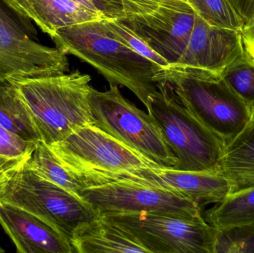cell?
I'll use <instances>...</instances> for the list:
<instances>
[{
  "label": "cell",
  "mask_w": 254,
  "mask_h": 253,
  "mask_svg": "<svg viewBox=\"0 0 254 253\" xmlns=\"http://www.w3.org/2000/svg\"><path fill=\"white\" fill-rule=\"evenodd\" d=\"M104 20L61 28L51 38L60 50L98 70L110 85L129 89L148 111L158 91L155 75L162 68L116 40Z\"/></svg>",
  "instance_id": "cell-1"
},
{
  "label": "cell",
  "mask_w": 254,
  "mask_h": 253,
  "mask_svg": "<svg viewBox=\"0 0 254 253\" xmlns=\"http://www.w3.org/2000/svg\"><path fill=\"white\" fill-rule=\"evenodd\" d=\"M48 147L83 189L132 181L143 171L160 167L94 124L77 128Z\"/></svg>",
  "instance_id": "cell-2"
},
{
  "label": "cell",
  "mask_w": 254,
  "mask_h": 253,
  "mask_svg": "<svg viewBox=\"0 0 254 253\" xmlns=\"http://www.w3.org/2000/svg\"><path fill=\"white\" fill-rule=\"evenodd\" d=\"M171 86L184 106L225 144L232 142L250 124L253 108L222 76L198 70L168 66L160 70L155 81Z\"/></svg>",
  "instance_id": "cell-3"
},
{
  "label": "cell",
  "mask_w": 254,
  "mask_h": 253,
  "mask_svg": "<svg viewBox=\"0 0 254 253\" xmlns=\"http://www.w3.org/2000/svg\"><path fill=\"white\" fill-rule=\"evenodd\" d=\"M92 80L78 70L41 78L14 80L10 84L20 93L32 113L41 141L52 145L74 129L94 124L89 95Z\"/></svg>",
  "instance_id": "cell-4"
},
{
  "label": "cell",
  "mask_w": 254,
  "mask_h": 253,
  "mask_svg": "<svg viewBox=\"0 0 254 253\" xmlns=\"http://www.w3.org/2000/svg\"><path fill=\"white\" fill-rule=\"evenodd\" d=\"M158 91L147 111L153 116L173 154L176 170L218 171L225 145L178 99L170 85L157 81Z\"/></svg>",
  "instance_id": "cell-5"
},
{
  "label": "cell",
  "mask_w": 254,
  "mask_h": 253,
  "mask_svg": "<svg viewBox=\"0 0 254 253\" xmlns=\"http://www.w3.org/2000/svg\"><path fill=\"white\" fill-rule=\"evenodd\" d=\"M0 203L35 215L70 243L78 229L101 217L81 198L42 178L26 163L10 174Z\"/></svg>",
  "instance_id": "cell-6"
},
{
  "label": "cell",
  "mask_w": 254,
  "mask_h": 253,
  "mask_svg": "<svg viewBox=\"0 0 254 253\" xmlns=\"http://www.w3.org/2000/svg\"><path fill=\"white\" fill-rule=\"evenodd\" d=\"M68 71L66 53L40 43L32 21L7 0H0V86Z\"/></svg>",
  "instance_id": "cell-7"
},
{
  "label": "cell",
  "mask_w": 254,
  "mask_h": 253,
  "mask_svg": "<svg viewBox=\"0 0 254 253\" xmlns=\"http://www.w3.org/2000/svg\"><path fill=\"white\" fill-rule=\"evenodd\" d=\"M89 105L94 125L140 153L160 167L174 169L179 160L153 116L139 109L110 85L105 92L91 88Z\"/></svg>",
  "instance_id": "cell-8"
},
{
  "label": "cell",
  "mask_w": 254,
  "mask_h": 253,
  "mask_svg": "<svg viewBox=\"0 0 254 253\" xmlns=\"http://www.w3.org/2000/svg\"><path fill=\"white\" fill-rule=\"evenodd\" d=\"M101 217L122 229L149 253H214L216 230L202 216L140 212Z\"/></svg>",
  "instance_id": "cell-9"
},
{
  "label": "cell",
  "mask_w": 254,
  "mask_h": 253,
  "mask_svg": "<svg viewBox=\"0 0 254 253\" xmlns=\"http://www.w3.org/2000/svg\"><path fill=\"white\" fill-rule=\"evenodd\" d=\"M80 197L99 215L152 212L197 218L201 206L180 193L131 181L82 189Z\"/></svg>",
  "instance_id": "cell-10"
},
{
  "label": "cell",
  "mask_w": 254,
  "mask_h": 253,
  "mask_svg": "<svg viewBox=\"0 0 254 253\" xmlns=\"http://www.w3.org/2000/svg\"><path fill=\"white\" fill-rule=\"evenodd\" d=\"M246 56L240 31L213 26L196 14L185 52L169 66L222 74Z\"/></svg>",
  "instance_id": "cell-11"
},
{
  "label": "cell",
  "mask_w": 254,
  "mask_h": 253,
  "mask_svg": "<svg viewBox=\"0 0 254 253\" xmlns=\"http://www.w3.org/2000/svg\"><path fill=\"white\" fill-rule=\"evenodd\" d=\"M195 16L193 9L161 7L151 13L119 19L172 65L177 63L185 52Z\"/></svg>",
  "instance_id": "cell-12"
},
{
  "label": "cell",
  "mask_w": 254,
  "mask_h": 253,
  "mask_svg": "<svg viewBox=\"0 0 254 253\" xmlns=\"http://www.w3.org/2000/svg\"><path fill=\"white\" fill-rule=\"evenodd\" d=\"M131 182L176 192L200 206L221 203L233 193L232 183L219 171L188 172L173 168H154L143 171Z\"/></svg>",
  "instance_id": "cell-13"
},
{
  "label": "cell",
  "mask_w": 254,
  "mask_h": 253,
  "mask_svg": "<svg viewBox=\"0 0 254 253\" xmlns=\"http://www.w3.org/2000/svg\"><path fill=\"white\" fill-rule=\"evenodd\" d=\"M0 225L19 253H74L71 243L30 212L0 203Z\"/></svg>",
  "instance_id": "cell-14"
},
{
  "label": "cell",
  "mask_w": 254,
  "mask_h": 253,
  "mask_svg": "<svg viewBox=\"0 0 254 253\" xmlns=\"http://www.w3.org/2000/svg\"><path fill=\"white\" fill-rule=\"evenodd\" d=\"M15 8L29 18L46 34L52 37L61 28L85 22L107 19L71 0H7Z\"/></svg>",
  "instance_id": "cell-15"
},
{
  "label": "cell",
  "mask_w": 254,
  "mask_h": 253,
  "mask_svg": "<svg viewBox=\"0 0 254 253\" xmlns=\"http://www.w3.org/2000/svg\"><path fill=\"white\" fill-rule=\"evenodd\" d=\"M71 245L74 253H149L122 229L101 216L78 229Z\"/></svg>",
  "instance_id": "cell-16"
},
{
  "label": "cell",
  "mask_w": 254,
  "mask_h": 253,
  "mask_svg": "<svg viewBox=\"0 0 254 253\" xmlns=\"http://www.w3.org/2000/svg\"><path fill=\"white\" fill-rule=\"evenodd\" d=\"M218 171L229 178L233 193L254 187V117L246 129L225 147Z\"/></svg>",
  "instance_id": "cell-17"
},
{
  "label": "cell",
  "mask_w": 254,
  "mask_h": 253,
  "mask_svg": "<svg viewBox=\"0 0 254 253\" xmlns=\"http://www.w3.org/2000/svg\"><path fill=\"white\" fill-rule=\"evenodd\" d=\"M0 125L25 141H41L31 110L11 84L0 86Z\"/></svg>",
  "instance_id": "cell-18"
},
{
  "label": "cell",
  "mask_w": 254,
  "mask_h": 253,
  "mask_svg": "<svg viewBox=\"0 0 254 253\" xmlns=\"http://www.w3.org/2000/svg\"><path fill=\"white\" fill-rule=\"evenodd\" d=\"M204 219L216 230L254 224V187L231 193L209 209Z\"/></svg>",
  "instance_id": "cell-19"
},
{
  "label": "cell",
  "mask_w": 254,
  "mask_h": 253,
  "mask_svg": "<svg viewBox=\"0 0 254 253\" xmlns=\"http://www.w3.org/2000/svg\"><path fill=\"white\" fill-rule=\"evenodd\" d=\"M26 163L28 167L42 178L56 184L77 197L81 198L80 193L83 187L77 184L60 163L47 144L43 141L37 142L35 150Z\"/></svg>",
  "instance_id": "cell-20"
},
{
  "label": "cell",
  "mask_w": 254,
  "mask_h": 253,
  "mask_svg": "<svg viewBox=\"0 0 254 253\" xmlns=\"http://www.w3.org/2000/svg\"><path fill=\"white\" fill-rule=\"evenodd\" d=\"M195 13L209 25L241 31L243 19L229 0H188Z\"/></svg>",
  "instance_id": "cell-21"
},
{
  "label": "cell",
  "mask_w": 254,
  "mask_h": 253,
  "mask_svg": "<svg viewBox=\"0 0 254 253\" xmlns=\"http://www.w3.org/2000/svg\"><path fill=\"white\" fill-rule=\"evenodd\" d=\"M214 253H254V224L216 230Z\"/></svg>",
  "instance_id": "cell-22"
},
{
  "label": "cell",
  "mask_w": 254,
  "mask_h": 253,
  "mask_svg": "<svg viewBox=\"0 0 254 253\" xmlns=\"http://www.w3.org/2000/svg\"><path fill=\"white\" fill-rule=\"evenodd\" d=\"M228 86L254 108V62L246 55L222 74Z\"/></svg>",
  "instance_id": "cell-23"
},
{
  "label": "cell",
  "mask_w": 254,
  "mask_h": 253,
  "mask_svg": "<svg viewBox=\"0 0 254 253\" xmlns=\"http://www.w3.org/2000/svg\"><path fill=\"white\" fill-rule=\"evenodd\" d=\"M37 144L22 139L0 125V161L20 168L29 160Z\"/></svg>",
  "instance_id": "cell-24"
},
{
  "label": "cell",
  "mask_w": 254,
  "mask_h": 253,
  "mask_svg": "<svg viewBox=\"0 0 254 253\" xmlns=\"http://www.w3.org/2000/svg\"><path fill=\"white\" fill-rule=\"evenodd\" d=\"M104 23L110 34L116 40L128 46L136 53L159 65L162 68H167L170 65L162 56L154 51L142 39L136 35L120 19H104Z\"/></svg>",
  "instance_id": "cell-25"
},
{
  "label": "cell",
  "mask_w": 254,
  "mask_h": 253,
  "mask_svg": "<svg viewBox=\"0 0 254 253\" xmlns=\"http://www.w3.org/2000/svg\"><path fill=\"white\" fill-rule=\"evenodd\" d=\"M125 16L145 14L161 7L192 9L188 0H122Z\"/></svg>",
  "instance_id": "cell-26"
},
{
  "label": "cell",
  "mask_w": 254,
  "mask_h": 253,
  "mask_svg": "<svg viewBox=\"0 0 254 253\" xmlns=\"http://www.w3.org/2000/svg\"><path fill=\"white\" fill-rule=\"evenodd\" d=\"M95 9L107 19H117L125 17L122 0H89Z\"/></svg>",
  "instance_id": "cell-27"
},
{
  "label": "cell",
  "mask_w": 254,
  "mask_h": 253,
  "mask_svg": "<svg viewBox=\"0 0 254 253\" xmlns=\"http://www.w3.org/2000/svg\"><path fill=\"white\" fill-rule=\"evenodd\" d=\"M240 33L246 55L254 62V14L245 23Z\"/></svg>",
  "instance_id": "cell-28"
},
{
  "label": "cell",
  "mask_w": 254,
  "mask_h": 253,
  "mask_svg": "<svg viewBox=\"0 0 254 253\" xmlns=\"http://www.w3.org/2000/svg\"><path fill=\"white\" fill-rule=\"evenodd\" d=\"M245 23L254 14V0H229Z\"/></svg>",
  "instance_id": "cell-29"
},
{
  "label": "cell",
  "mask_w": 254,
  "mask_h": 253,
  "mask_svg": "<svg viewBox=\"0 0 254 253\" xmlns=\"http://www.w3.org/2000/svg\"><path fill=\"white\" fill-rule=\"evenodd\" d=\"M18 169L19 168L13 167L10 165L6 164V163L0 161V199H1L4 186H5L9 177H10V174L13 173L14 171Z\"/></svg>",
  "instance_id": "cell-30"
},
{
  "label": "cell",
  "mask_w": 254,
  "mask_h": 253,
  "mask_svg": "<svg viewBox=\"0 0 254 253\" xmlns=\"http://www.w3.org/2000/svg\"><path fill=\"white\" fill-rule=\"evenodd\" d=\"M71 1L77 3V4H81V5L87 7V8L91 9V10H96V11H98V10L95 9V6L93 5V4H92L89 0H71ZM101 14H102V13H101Z\"/></svg>",
  "instance_id": "cell-31"
},
{
  "label": "cell",
  "mask_w": 254,
  "mask_h": 253,
  "mask_svg": "<svg viewBox=\"0 0 254 253\" xmlns=\"http://www.w3.org/2000/svg\"><path fill=\"white\" fill-rule=\"evenodd\" d=\"M4 251H3V250H2V249H1V248H0V253H4Z\"/></svg>",
  "instance_id": "cell-32"
},
{
  "label": "cell",
  "mask_w": 254,
  "mask_h": 253,
  "mask_svg": "<svg viewBox=\"0 0 254 253\" xmlns=\"http://www.w3.org/2000/svg\"><path fill=\"white\" fill-rule=\"evenodd\" d=\"M253 112H254V108L253 109Z\"/></svg>",
  "instance_id": "cell-33"
}]
</instances>
